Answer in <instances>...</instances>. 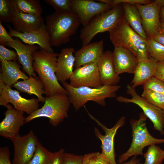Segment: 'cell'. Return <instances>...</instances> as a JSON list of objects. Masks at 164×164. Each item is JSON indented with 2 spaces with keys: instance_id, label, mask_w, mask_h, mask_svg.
Segmentation results:
<instances>
[{
  "instance_id": "5",
  "label": "cell",
  "mask_w": 164,
  "mask_h": 164,
  "mask_svg": "<svg viewBox=\"0 0 164 164\" xmlns=\"http://www.w3.org/2000/svg\"><path fill=\"white\" fill-rule=\"evenodd\" d=\"M123 16L122 4L94 16L80 30V37L82 46L90 43L97 34L108 32L116 26Z\"/></svg>"
},
{
  "instance_id": "31",
  "label": "cell",
  "mask_w": 164,
  "mask_h": 164,
  "mask_svg": "<svg viewBox=\"0 0 164 164\" xmlns=\"http://www.w3.org/2000/svg\"><path fill=\"white\" fill-rule=\"evenodd\" d=\"M141 97L152 104L164 110V94L149 89H143Z\"/></svg>"
},
{
  "instance_id": "8",
  "label": "cell",
  "mask_w": 164,
  "mask_h": 164,
  "mask_svg": "<svg viewBox=\"0 0 164 164\" xmlns=\"http://www.w3.org/2000/svg\"><path fill=\"white\" fill-rule=\"evenodd\" d=\"M126 88L127 94L130 95L132 97L128 98L119 96L116 97V100L121 103H132L138 105L142 110L147 118L152 122L154 129L163 135L164 128L163 110L144 99L131 84L127 85Z\"/></svg>"
},
{
  "instance_id": "25",
  "label": "cell",
  "mask_w": 164,
  "mask_h": 164,
  "mask_svg": "<svg viewBox=\"0 0 164 164\" xmlns=\"http://www.w3.org/2000/svg\"><path fill=\"white\" fill-rule=\"evenodd\" d=\"M1 70L4 82L11 87L19 79L26 80L28 77L20 70V66L16 61H1Z\"/></svg>"
},
{
  "instance_id": "13",
  "label": "cell",
  "mask_w": 164,
  "mask_h": 164,
  "mask_svg": "<svg viewBox=\"0 0 164 164\" xmlns=\"http://www.w3.org/2000/svg\"><path fill=\"white\" fill-rule=\"evenodd\" d=\"M0 105L5 107L12 104L16 110L26 113L29 115L38 109L39 100L37 98L27 99L22 97L20 92L12 89L6 85L0 92Z\"/></svg>"
},
{
  "instance_id": "9",
  "label": "cell",
  "mask_w": 164,
  "mask_h": 164,
  "mask_svg": "<svg viewBox=\"0 0 164 164\" xmlns=\"http://www.w3.org/2000/svg\"><path fill=\"white\" fill-rule=\"evenodd\" d=\"M86 110L90 118L94 120L104 131V135L101 134L97 128H95L94 132L96 136L101 140L102 152L101 153L109 161L110 164H117L115 159L114 139L118 130L124 124L125 117H121L115 125L111 128H108L105 125L92 115Z\"/></svg>"
},
{
  "instance_id": "2",
  "label": "cell",
  "mask_w": 164,
  "mask_h": 164,
  "mask_svg": "<svg viewBox=\"0 0 164 164\" xmlns=\"http://www.w3.org/2000/svg\"><path fill=\"white\" fill-rule=\"evenodd\" d=\"M108 32L110 40L114 47L128 50L136 56L138 62L150 57L147 40L132 28L124 16Z\"/></svg>"
},
{
  "instance_id": "22",
  "label": "cell",
  "mask_w": 164,
  "mask_h": 164,
  "mask_svg": "<svg viewBox=\"0 0 164 164\" xmlns=\"http://www.w3.org/2000/svg\"><path fill=\"white\" fill-rule=\"evenodd\" d=\"M11 23L13 29L21 33L36 30L44 24L41 15L23 13L15 9Z\"/></svg>"
},
{
  "instance_id": "37",
  "label": "cell",
  "mask_w": 164,
  "mask_h": 164,
  "mask_svg": "<svg viewBox=\"0 0 164 164\" xmlns=\"http://www.w3.org/2000/svg\"><path fill=\"white\" fill-rule=\"evenodd\" d=\"M18 58L16 52L7 49L0 45V60L2 61H16Z\"/></svg>"
},
{
  "instance_id": "1",
  "label": "cell",
  "mask_w": 164,
  "mask_h": 164,
  "mask_svg": "<svg viewBox=\"0 0 164 164\" xmlns=\"http://www.w3.org/2000/svg\"><path fill=\"white\" fill-rule=\"evenodd\" d=\"M58 55L57 53L48 52L40 47L33 54L34 70L44 86L46 97L58 93L67 94L56 75Z\"/></svg>"
},
{
  "instance_id": "10",
  "label": "cell",
  "mask_w": 164,
  "mask_h": 164,
  "mask_svg": "<svg viewBox=\"0 0 164 164\" xmlns=\"http://www.w3.org/2000/svg\"><path fill=\"white\" fill-rule=\"evenodd\" d=\"M10 140L14 149L12 164H26L34 155L39 142L32 130L26 135H19Z\"/></svg>"
},
{
  "instance_id": "44",
  "label": "cell",
  "mask_w": 164,
  "mask_h": 164,
  "mask_svg": "<svg viewBox=\"0 0 164 164\" xmlns=\"http://www.w3.org/2000/svg\"><path fill=\"white\" fill-rule=\"evenodd\" d=\"M140 159H137L136 156H134L130 161L121 164H138L140 162Z\"/></svg>"
},
{
  "instance_id": "28",
  "label": "cell",
  "mask_w": 164,
  "mask_h": 164,
  "mask_svg": "<svg viewBox=\"0 0 164 164\" xmlns=\"http://www.w3.org/2000/svg\"><path fill=\"white\" fill-rule=\"evenodd\" d=\"M54 155L39 142L34 155L26 164H50Z\"/></svg>"
},
{
  "instance_id": "3",
  "label": "cell",
  "mask_w": 164,
  "mask_h": 164,
  "mask_svg": "<svg viewBox=\"0 0 164 164\" xmlns=\"http://www.w3.org/2000/svg\"><path fill=\"white\" fill-rule=\"evenodd\" d=\"M45 21L52 47H59L68 42L80 24L77 17L73 12H55L47 15Z\"/></svg>"
},
{
  "instance_id": "36",
  "label": "cell",
  "mask_w": 164,
  "mask_h": 164,
  "mask_svg": "<svg viewBox=\"0 0 164 164\" xmlns=\"http://www.w3.org/2000/svg\"><path fill=\"white\" fill-rule=\"evenodd\" d=\"M98 1L107 4L112 7L119 4L123 3L132 5L136 4L145 5L152 2L149 0H99Z\"/></svg>"
},
{
  "instance_id": "18",
  "label": "cell",
  "mask_w": 164,
  "mask_h": 164,
  "mask_svg": "<svg viewBox=\"0 0 164 164\" xmlns=\"http://www.w3.org/2000/svg\"><path fill=\"white\" fill-rule=\"evenodd\" d=\"M97 64L102 86L117 85L121 77L115 70L113 52L108 50L103 52Z\"/></svg>"
},
{
  "instance_id": "14",
  "label": "cell",
  "mask_w": 164,
  "mask_h": 164,
  "mask_svg": "<svg viewBox=\"0 0 164 164\" xmlns=\"http://www.w3.org/2000/svg\"><path fill=\"white\" fill-rule=\"evenodd\" d=\"M5 117L0 123V135L10 139L19 135L20 127L25 122L24 113L16 110L10 104L5 107Z\"/></svg>"
},
{
  "instance_id": "26",
  "label": "cell",
  "mask_w": 164,
  "mask_h": 164,
  "mask_svg": "<svg viewBox=\"0 0 164 164\" xmlns=\"http://www.w3.org/2000/svg\"><path fill=\"white\" fill-rule=\"evenodd\" d=\"M125 18L132 28L141 36L147 40V35L142 25L140 13L135 5L122 4Z\"/></svg>"
},
{
  "instance_id": "11",
  "label": "cell",
  "mask_w": 164,
  "mask_h": 164,
  "mask_svg": "<svg viewBox=\"0 0 164 164\" xmlns=\"http://www.w3.org/2000/svg\"><path fill=\"white\" fill-rule=\"evenodd\" d=\"M98 62L91 63L76 68L69 79L70 84L74 87H87L99 88L101 87Z\"/></svg>"
},
{
  "instance_id": "33",
  "label": "cell",
  "mask_w": 164,
  "mask_h": 164,
  "mask_svg": "<svg viewBox=\"0 0 164 164\" xmlns=\"http://www.w3.org/2000/svg\"><path fill=\"white\" fill-rule=\"evenodd\" d=\"M44 1L53 7L56 12L60 13L72 12L71 0H44Z\"/></svg>"
},
{
  "instance_id": "38",
  "label": "cell",
  "mask_w": 164,
  "mask_h": 164,
  "mask_svg": "<svg viewBox=\"0 0 164 164\" xmlns=\"http://www.w3.org/2000/svg\"><path fill=\"white\" fill-rule=\"evenodd\" d=\"M83 157L82 155L64 152L61 164H82Z\"/></svg>"
},
{
  "instance_id": "32",
  "label": "cell",
  "mask_w": 164,
  "mask_h": 164,
  "mask_svg": "<svg viewBox=\"0 0 164 164\" xmlns=\"http://www.w3.org/2000/svg\"><path fill=\"white\" fill-rule=\"evenodd\" d=\"M147 41L149 45L150 57L158 62L164 60V46L153 38L148 39Z\"/></svg>"
},
{
  "instance_id": "42",
  "label": "cell",
  "mask_w": 164,
  "mask_h": 164,
  "mask_svg": "<svg viewBox=\"0 0 164 164\" xmlns=\"http://www.w3.org/2000/svg\"><path fill=\"white\" fill-rule=\"evenodd\" d=\"M64 149H61L58 151L54 152L53 158L50 164H61Z\"/></svg>"
},
{
  "instance_id": "49",
  "label": "cell",
  "mask_w": 164,
  "mask_h": 164,
  "mask_svg": "<svg viewBox=\"0 0 164 164\" xmlns=\"http://www.w3.org/2000/svg\"><path fill=\"white\" fill-rule=\"evenodd\" d=\"M163 117L164 118V110H163ZM163 135H164V129H163Z\"/></svg>"
},
{
  "instance_id": "43",
  "label": "cell",
  "mask_w": 164,
  "mask_h": 164,
  "mask_svg": "<svg viewBox=\"0 0 164 164\" xmlns=\"http://www.w3.org/2000/svg\"><path fill=\"white\" fill-rule=\"evenodd\" d=\"M153 38L164 46V35L159 33L155 34L153 36Z\"/></svg>"
},
{
  "instance_id": "7",
  "label": "cell",
  "mask_w": 164,
  "mask_h": 164,
  "mask_svg": "<svg viewBox=\"0 0 164 164\" xmlns=\"http://www.w3.org/2000/svg\"><path fill=\"white\" fill-rule=\"evenodd\" d=\"M71 103L67 94L58 93L46 97L43 105L26 117L25 122L28 123L39 118L46 117L50 123L56 126L68 116Z\"/></svg>"
},
{
  "instance_id": "41",
  "label": "cell",
  "mask_w": 164,
  "mask_h": 164,
  "mask_svg": "<svg viewBox=\"0 0 164 164\" xmlns=\"http://www.w3.org/2000/svg\"><path fill=\"white\" fill-rule=\"evenodd\" d=\"M154 77L164 81V60L158 62Z\"/></svg>"
},
{
  "instance_id": "48",
  "label": "cell",
  "mask_w": 164,
  "mask_h": 164,
  "mask_svg": "<svg viewBox=\"0 0 164 164\" xmlns=\"http://www.w3.org/2000/svg\"><path fill=\"white\" fill-rule=\"evenodd\" d=\"M154 2L160 8L164 6V0H155Z\"/></svg>"
},
{
  "instance_id": "29",
  "label": "cell",
  "mask_w": 164,
  "mask_h": 164,
  "mask_svg": "<svg viewBox=\"0 0 164 164\" xmlns=\"http://www.w3.org/2000/svg\"><path fill=\"white\" fill-rule=\"evenodd\" d=\"M145 159L144 164H162L164 159V150L156 145L149 146L143 154Z\"/></svg>"
},
{
  "instance_id": "6",
  "label": "cell",
  "mask_w": 164,
  "mask_h": 164,
  "mask_svg": "<svg viewBox=\"0 0 164 164\" xmlns=\"http://www.w3.org/2000/svg\"><path fill=\"white\" fill-rule=\"evenodd\" d=\"M146 119L145 115L141 113L138 120H131L132 142L128 150L119 156L118 160L119 163H122L132 156L143 155V149L147 146L164 143V138H155L149 133L146 126Z\"/></svg>"
},
{
  "instance_id": "23",
  "label": "cell",
  "mask_w": 164,
  "mask_h": 164,
  "mask_svg": "<svg viewBox=\"0 0 164 164\" xmlns=\"http://www.w3.org/2000/svg\"><path fill=\"white\" fill-rule=\"evenodd\" d=\"M158 63L157 61L151 57L139 61L131 85L135 88L138 86L143 85L154 77Z\"/></svg>"
},
{
  "instance_id": "30",
  "label": "cell",
  "mask_w": 164,
  "mask_h": 164,
  "mask_svg": "<svg viewBox=\"0 0 164 164\" xmlns=\"http://www.w3.org/2000/svg\"><path fill=\"white\" fill-rule=\"evenodd\" d=\"M15 11L13 0H0V21L11 23Z\"/></svg>"
},
{
  "instance_id": "24",
  "label": "cell",
  "mask_w": 164,
  "mask_h": 164,
  "mask_svg": "<svg viewBox=\"0 0 164 164\" xmlns=\"http://www.w3.org/2000/svg\"><path fill=\"white\" fill-rule=\"evenodd\" d=\"M12 86L19 92L35 95L40 102H45L46 97L43 96L46 94L44 86L39 79L29 76L27 79L18 81Z\"/></svg>"
},
{
  "instance_id": "21",
  "label": "cell",
  "mask_w": 164,
  "mask_h": 164,
  "mask_svg": "<svg viewBox=\"0 0 164 164\" xmlns=\"http://www.w3.org/2000/svg\"><path fill=\"white\" fill-rule=\"evenodd\" d=\"M104 41L103 39L90 43L74 53L75 67L77 68L84 65L98 62L103 53Z\"/></svg>"
},
{
  "instance_id": "19",
  "label": "cell",
  "mask_w": 164,
  "mask_h": 164,
  "mask_svg": "<svg viewBox=\"0 0 164 164\" xmlns=\"http://www.w3.org/2000/svg\"><path fill=\"white\" fill-rule=\"evenodd\" d=\"M113 59L116 73H134L138 63L136 56L128 50L121 47H114Z\"/></svg>"
},
{
  "instance_id": "45",
  "label": "cell",
  "mask_w": 164,
  "mask_h": 164,
  "mask_svg": "<svg viewBox=\"0 0 164 164\" xmlns=\"http://www.w3.org/2000/svg\"><path fill=\"white\" fill-rule=\"evenodd\" d=\"M157 33L164 35V22H160V24Z\"/></svg>"
},
{
  "instance_id": "47",
  "label": "cell",
  "mask_w": 164,
  "mask_h": 164,
  "mask_svg": "<svg viewBox=\"0 0 164 164\" xmlns=\"http://www.w3.org/2000/svg\"><path fill=\"white\" fill-rule=\"evenodd\" d=\"M160 18L161 22H164V6L161 8L160 11Z\"/></svg>"
},
{
  "instance_id": "20",
  "label": "cell",
  "mask_w": 164,
  "mask_h": 164,
  "mask_svg": "<svg viewBox=\"0 0 164 164\" xmlns=\"http://www.w3.org/2000/svg\"><path fill=\"white\" fill-rule=\"evenodd\" d=\"M75 52L74 48L66 47L62 49L59 54L56 75L59 82H66L72 74L75 62Z\"/></svg>"
},
{
  "instance_id": "39",
  "label": "cell",
  "mask_w": 164,
  "mask_h": 164,
  "mask_svg": "<svg viewBox=\"0 0 164 164\" xmlns=\"http://www.w3.org/2000/svg\"><path fill=\"white\" fill-rule=\"evenodd\" d=\"M15 40L8 32L0 21V43L3 46L9 43L12 42Z\"/></svg>"
},
{
  "instance_id": "16",
  "label": "cell",
  "mask_w": 164,
  "mask_h": 164,
  "mask_svg": "<svg viewBox=\"0 0 164 164\" xmlns=\"http://www.w3.org/2000/svg\"><path fill=\"white\" fill-rule=\"evenodd\" d=\"M12 42L7 43L6 45L14 49L18 56V59L22 69L29 76L37 78L33 67L34 53L40 47L36 45H29L23 43L19 38H16Z\"/></svg>"
},
{
  "instance_id": "34",
  "label": "cell",
  "mask_w": 164,
  "mask_h": 164,
  "mask_svg": "<svg viewBox=\"0 0 164 164\" xmlns=\"http://www.w3.org/2000/svg\"><path fill=\"white\" fill-rule=\"evenodd\" d=\"M82 164H110L101 153L94 152L83 155Z\"/></svg>"
},
{
  "instance_id": "27",
  "label": "cell",
  "mask_w": 164,
  "mask_h": 164,
  "mask_svg": "<svg viewBox=\"0 0 164 164\" xmlns=\"http://www.w3.org/2000/svg\"><path fill=\"white\" fill-rule=\"evenodd\" d=\"M15 9L19 12L41 15L43 9L39 0H13Z\"/></svg>"
},
{
  "instance_id": "12",
  "label": "cell",
  "mask_w": 164,
  "mask_h": 164,
  "mask_svg": "<svg viewBox=\"0 0 164 164\" xmlns=\"http://www.w3.org/2000/svg\"><path fill=\"white\" fill-rule=\"evenodd\" d=\"M92 0H71V10L83 27L94 16L112 7L106 3Z\"/></svg>"
},
{
  "instance_id": "50",
  "label": "cell",
  "mask_w": 164,
  "mask_h": 164,
  "mask_svg": "<svg viewBox=\"0 0 164 164\" xmlns=\"http://www.w3.org/2000/svg\"><path fill=\"white\" fill-rule=\"evenodd\" d=\"M138 164H144L143 163H141L140 162H139V163H138Z\"/></svg>"
},
{
  "instance_id": "35",
  "label": "cell",
  "mask_w": 164,
  "mask_h": 164,
  "mask_svg": "<svg viewBox=\"0 0 164 164\" xmlns=\"http://www.w3.org/2000/svg\"><path fill=\"white\" fill-rule=\"evenodd\" d=\"M143 89H149L164 94V81L154 77L143 85Z\"/></svg>"
},
{
  "instance_id": "46",
  "label": "cell",
  "mask_w": 164,
  "mask_h": 164,
  "mask_svg": "<svg viewBox=\"0 0 164 164\" xmlns=\"http://www.w3.org/2000/svg\"><path fill=\"white\" fill-rule=\"evenodd\" d=\"M6 85L3 81L2 76L1 73H0V92L2 91Z\"/></svg>"
},
{
  "instance_id": "4",
  "label": "cell",
  "mask_w": 164,
  "mask_h": 164,
  "mask_svg": "<svg viewBox=\"0 0 164 164\" xmlns=\"http://www.w3.org/2000/svg\"><path fill=\"white\" fill-rule=\"evenodd\" d=\"M61 83L66 91L71 104L76 111L90 101L102 106H105L106 99L116 97V92L121 87L118 85H104L99 88L87 87H74L67 82Z\"/></svg>"
},
{
  "instance_id": "17",
  "label": "cell",
  "mask_w": 164,
  "mask_h": 164,
  "mask_svg": "<svg viewBox=\"0 0 164 164\" xmlns=\"http://www.w3.org/2000/svg\"><path fill=\"white\" fill-rule=\"evenodd\" d=\"M8 32L12 37L19 38L25 43L29 45H37L48 52L54 53L51 45L50 38L44 24L38 30L29 32L21 33L9 27Z\"/></svg>"
},
{
  "instance_id": "40",
  "label": "cell",
  "mask_w": 164,
  "mask_h": 164,
  "mask_svg": "<svg viewBox=\"0 0 164 164\" xmlns=\"http://www.w3.org/2000/svg\"><path fill=\"white\" fill-rule=\"evenodd\" d=\"M10 152L6 146L0 148V164H12L10 159Z\"/></svg>"
},
{
  "instance_id": "15",
  "label": "cell",
  "mask_w": 164,
  "mask_h": 164,
  "mask_svg": "<svg viewBox=\"0 0 164 164\" xmlns=\"http://www.w3.org/2000/svg\"><path fill=\"white\" fill-rule=\"evenodd\" d=\"M135 5L141 16L142 26L148 39L152 38L158 32L160 24L161 8L154 1L145 5L136 4Z\"/></svg>"
}]
</instances>
